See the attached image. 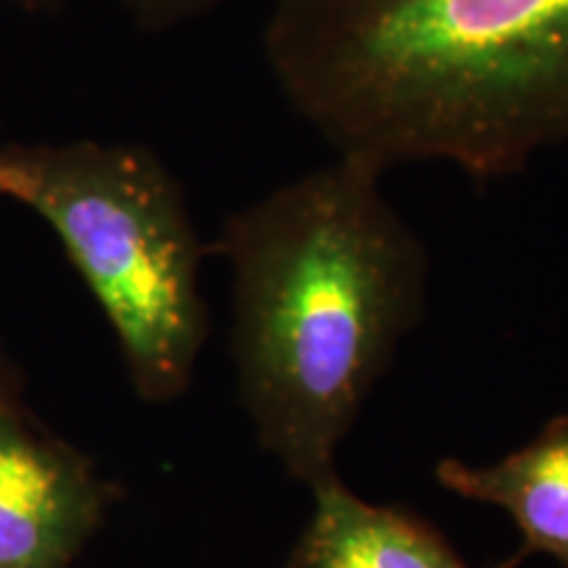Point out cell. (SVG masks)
I'll list each match as a JSON object with an SVG mask.
<instances>
[{
    "label": "cell",
    "mask_w": 568,
    "mask_h": 568,
    "mask_svg": "<svg viewBox=\"0 0 568 568\" xmlns=\"http://www.w3.org/2000/svg\"><path fill=\"white\" fill-rule=\"evenodd\" d=\"M355 155L232 211L209 251L232 272L230 353L255 439L308 489L426 316L429 251Z\"/></svg>",
    "instance_id": "obj_1"
},
{
    "label": "cell",
    "mask_w": 568,
    "mask_h": 568,
    "mask_svg": "<svg viewBox=\"0 0 568 568\" xmlns=\"http://www.w3.org/2000/svg\"><path fill=\"white\" fill-rule=\"evenodd\" d=\"M264 59L335 155L495 182L568 142V0H272Z\"/></svg>",
    "instance_id": "obj_2"
},
{
    "label": "cell",
    "mask_w": 568,
    "mask_h": 568,
    "mask_svg": "<svg viewBox=\"0 0 568 568\" xmlns=\"http://www.w3.org/2000/svg\"><path fill=\"white\" fill-rule=\"evenodd\" d=\"M0 195L38 213L61 240L140 400H180L211 329L201 290L209 247L161 155L92 138L0 142Z\"/></svg>",
    "instance_id": "obj_3"
},
{
    "label": "cell",
    "mask_w": 568,
    "mask_h": 568,
    "mask_svg": "<svg viewBox=\"0 0 568 568\" xmlns=\"http://www.w3.org/2000/svg\"><path fill=\"white\" fill-rule=\"evenodd\" d=\"M119 495L21 403H0V568H71Z\"/></svg>",
    "instance_id": "obj_4"
},
{
    "label": "cell",
    "mask_w": 568,
    "mask_h": 568,
    "mask_svg": "<svg viewBox=\"0 0 568 568\" xmlns=\"http://www.w3.org/2000/svg\"><path fill=\"white\" fill-rule=\"evenodd\" d=\"M314 508L282 568H471L453 542L414 510L358 497L343 479L311 489ZM521 552L495 568H518Z\"/></svg>",
    "instance_id": "obj_5"
},
{
    "label": "cell",
    "mask_w": 568,
    "mask_h": 568,
    "mask_svg": "<svg viewBox=\"0 0 568 568\" xmlns=\"http://www.w3.org/2000/svg\"><path fill=\"white\" fill-rule=\"evenodd\" d=\"M435 479L464 500L506 510L524 558L539 552L568 568V414L548 418L527 445L489 466L439 458Z\"/></svg>",
    "instance_id": "obj_6"
},
{
    "label": "cell",
    "mask_w": 568,
    "mask_h": 568,
    "mask_svg": "<svg viewBox=\"0 0 568 568\" xmlns=\"http://www.w3.org/2000/svg\"><path fill=\"white\" fill-rule=\"evenodd\" d=\"M119 3L138 30L161 34L209 17L234 0H119Z\"/></svg>",
    "instance_id": "obj_7"
},
{
    "label": "cell",
    "mask_w": 568,
    "mask_h": 568,
    "mask_svg": "<svg viewBox=\"0 0 568 568\" xmlns=\"http://www.w3.org/2000/svg\"><path fill=\"white\" fill-rule=\"evenodd\" d=\"M0 403H19L17 400V379H13V372L6 361L3 351H0Z\"/></svg>",
    "instance_id": "obj_8"
},
{
    "label": "cell",
    "mask_w": 568,
    "mask_h": 568,
    "mask_svg": "<svg viewBox=\"0 0 568 568\" xmlns=\"http://www.w3.org/2000/svg\"><path fill=\"white\" fill-rule=\"evenodd\" d=\"M6 3L17 6V9H24V11H51V9H59V6L67 3V0H6Z\"/></svg>",
    "instance_id": "obj_9"
}]
</instances>
